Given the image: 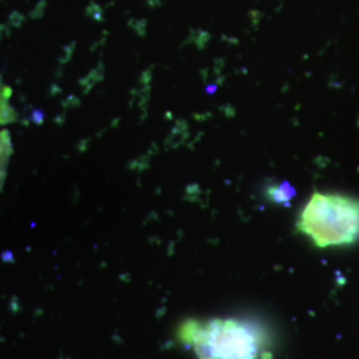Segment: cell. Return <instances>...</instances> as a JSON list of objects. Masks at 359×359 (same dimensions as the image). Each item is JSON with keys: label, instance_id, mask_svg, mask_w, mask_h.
Here are the masks:
<instances>
[{"label": "cell", "instance_id": "obj_1", "mask_svg": "<svg viewBox=\"0 0 359 359\" xmlns=\"http://www.w3.org/2000/svg\"><path fill=\"white\" fill-rule=\"evenodd\" d=\"M179 339L197 359H259L264 337L256 325L238 318L187 320Z\"/></svg>", "mask_w": 359, "mask_h": 359}, {"label": "cell", "instance_id": "obj_2", "mask_svg": "<svg viewBox=\"0 0 359 359\" xmlns=\"http://www.w3.org/2000/svg\"><path fill=\"white\" fill-rule=\"evenodd\" d=\"M297 229L317 248L359 243V198L335 192H314L302 208Z\"/></svg>", "mask_w": 359, "mask_h": 359}, {"label": "cell", "instance_id": "obj_3", "mask_svg": "<svg viewBox=\"0 0 359 359\" xmlns=\"http://www.w3.org/2000/svg\"><path fill=\"white\" fill-rule=\"evenodd\" d=\"M11 154H13L11 135L8 130H0V191L7 177Z\"/></svg>", "mask_w": 359, "mask_h": 359}, {"label": "cell", "instance_id": "obj_4", "mask_svg": "<svg viewBox=\"0 0 359 359\" xmlns=\"http://www.w3.org/2000/svg\"><path fill=\"white\" fill-rule=\"evenodd\" d=\"M266 194H268L270 201H273L276 204L287 205L290 203V200L295 196V189L289 182H283L280 185H273L268 188Z\"/></svg>", "mask_w": 359, "mask_h": 359}, {"label": "cell", "instance_id": "obj_5", "mask_svg": "<svg viewBox=\"0 0 359 359\" xmlns=\"http://www.w3.org/2000/svg\"><path fill=\"white\" fill-rule=\"evenodd\" d=\"M15 120V111L10 105V90L0 83V124Z\"/></svg>", "mask_w": 359, "mask_h": 359}]
</instances>
